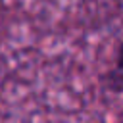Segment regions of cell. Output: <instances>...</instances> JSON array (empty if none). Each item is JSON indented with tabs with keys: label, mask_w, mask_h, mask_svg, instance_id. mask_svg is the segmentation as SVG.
Wrapping results in <instances>:
<instances>
[{
	"label": "cell",
	"mask_w": 123,
	"mask_h": 123,
	"mask_svg": "<svg viewBox=\"0 0 123 123\" xmlns=\"http://www.w3.org/2000/svg\"><path fill=\"white\" fill-rule=\"evenodd\" d=\"M100 85L108 92H113L117 96L121 94V90H123V52H121V44H117V48H115L113 67L100 75Z\"/></svg>",
	"instance_id": "1"
}]
</instances>
